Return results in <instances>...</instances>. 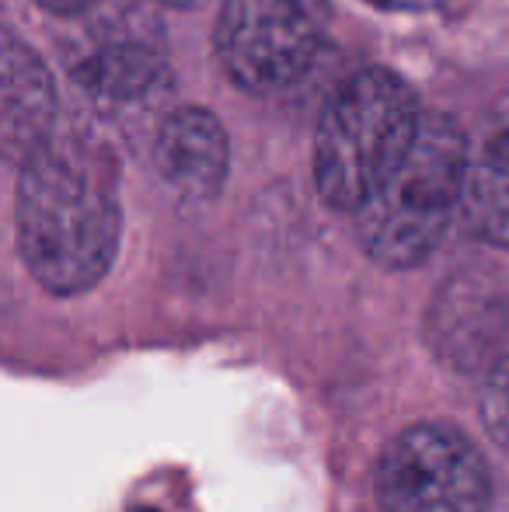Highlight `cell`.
<instances>
[{"mask_svg":"<svg viewBox=\"0 0 509 512\" xmlns=\"http://www.w3.org/2000/svg\"><path fill=\"white\" fill-rule=\"evenodd\" d=\"M136 512H150V509H136Z\"/></svg>","mask_w":509,"mask_h":512,"instance_id":"cell-14","label":"cell"},{"mask_svg":"<svg viewBox=\"0 0 509 512\" xmlns=\"http://www.w3.org/2000/svg\"><path fill=\"white\" fill-rule=\"evenodd\" d=\"M482 425L509 453V349L492 363L482 387Z\"/></svg>","mask_w":509,"mask_h":512,"instance_id":"cell-10","label":"cell"},{"mask_svg":"<svg viewBox=\"0 0 509 512\" xmlns=\"http://www.w3.org/2000/svg\"><path fill=\"white\" fill-rule=\"evenodd\" d=\"M77 81L98 105L112 112H129V108H143L161 98L171 77L157 49L140 39H119L91 53L77 67Z\"/></svg>","mask_w":509,"mask_h":512,"instance_id":"cell-8","label":"cell"},{"mask_svg":"<svg viewBox=\"0 0 509 512\" xmlns=\"http://www.w3.org/2000/svg\"><path fill=\"white\" fill-rule=\"evenodd\" d=\"M56 129L53 74L28 42L0 28V157L25 161Z\"/></svg>","mask_w":509,"mask_h":512,"instance_id":"cell-7","label":"cell"},{"mask_svg":"<svg viewBox=\"0 0 509 512\" xmlns=\"http://www.w3.org/2000/svg\"><path fill=\"white\" fill-rule=\"evenodd\" d=\"M370 7H381V11H401V14H426V11H440L450 0H363Z\"/></svg>","mask_w":509,"mask_h":512,"instance_id":"cell-11","label":"cell"},{"mask_svg":"<svg viewBox=\"0 0 509 512\" xmlns=\"http://www.w3.org/2000/svg\"><path fill=\"white\" fill-rule=\"evenodd\" d=\"M161 4H168V7H185V11H192V7H203V4H210V0H161Z\"/></svg>","mask_w":509,"mask_h":512,"instance_id":"cell-13","label":"cell"},{"mask_svg":"<svg viewBox=\"0 0 509 512\" xmlns=\"http://www.w3.org/2000/svg\"><path fill=\"white\" fill-rule=\"evenodd\" d=\"M18 251L53 297H81L109 276L123 237L116 157L105 143L56 133L21 161Z\"/></svg>","mask_w":509,"mask_h":512,"instance_id":"cell-1","label":"cell"},{"mask_svg":"<svg viewBox=\"0 0 509 512\" xmlns=\"http://www.w3.org/2000/svg\"><path fill=\"white\" fill-rule=\"evenodd\" d=\"M415 91L391 70H360L332 98L314 129V185L339 213H353L405 154L422 122Z\"/></svg>","mask_w":509,"mask_h":512,"instance_id":"cell-3","label":"cell"},{"mask_svg":"<svg viewBox=\"0 0 509 512\" xmlns=\"http://www.w3.org/2000/svg\"><path fill=\"white\" fill-rule=\"evenodd\" d=\"M471 150L447 115H422L412 143L353 209L363 251L384 269H415L447 237L461 213Z\"/></svg>","mask_w":509,"mask_h":512,"instance_id":"cell-2","label":"cell"},{"mask_svg":"<svg viewBox=\"0 0 509 512\" xmlns=\"http://www.w3.org/2000/svg\"><path fill=\"white\" fill-rule=\"evenodd\" d=\"M461 216L482 241L509 248V129L468 161Z\"/></svg>","mask_w":509,"mask_h":512,"instance_id":"cell-9","label":"cell"},{"mask_svg":"<svg viewBox=\"0 0 509 512\" xmlns=\"http://www.w3.org/2000/svg\"><path fill=\"white\" fill-rule=\"evenodd\" d=\"M161 182L185 203H210L231 171V140L210 108L182 105L161 119L154 136Z\"/></svg>","mask_w":509,"mask_h":512,"instance_id":"cell-6","label":"cell"},{"mask_svg":"<svg viewBox=\"0 0 509 512\" xmlns=\"http://www.w3.org/2000/svg\"><path fill=\"white\" fill-rule=\"evenodd\" d=\"M35 4L46 7V11H53V14H84L95 4H102V0H35Z\"/></svg>","mask_w":509,"mask_h":512,"instance_id":"cell-12","label":"cell"},{"mask_svg":"<svg viewBox=\"0 0 509 512\" xmlns=\"http://www.w3.org/2000/svg\"><path fill=\"white\" fill-rule=\"evenodd\" d=\"M213 46L238 88L279 95L311 74L321 53V21L307 0H224Z\"/></svg>","mask_w":509,"mask_h":512,"instance_id":"cell-5","label":"cell"},{"mask_svg":"<svg viewBox=\"0 0 509 512\" xmlns=\"http://www.w3.org/2000/svg\"><path fill=\"white\" fill-rule=\"evenodd\" d=\"M377 502L384 512H489V460L457 425L415 422L377 460Z\"/></svg>","mask_w":509,"mask_h":512,"instance_id":"cell-4","label":"cell"}]
</instances>
